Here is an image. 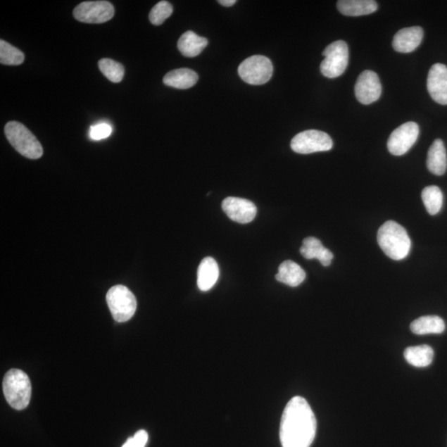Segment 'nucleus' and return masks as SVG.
<instances>
[{
	"mask_svg": "<svg viewBox=\"0 0 447 447\" xmlns=\"http://www.w3.org/2000/svg\"><path fill=\"white\" fill-rule=\"evenodd\" d=\"M355 93L357 100L363 105L377 101L382 93L378 75L370 70H364L357 79Z\"/></svg>",
	"mask_w": 447,
	"mask_h": 447,
	"instance_id": "obj_11",
	"label": "nucleus"
},
{
	"mask_svg": "<svg viewBox=\"0 0 447 447\" xmlns=\"http://www.w3.org/2000/svg\"><path fill=\"white\" fill-rule=\"evenodd\" d=\"M222 209L229 219L239 224L251 222L256 218L257 207L252 201L229 196L222 202Z\"/></svg>",
	"mask_w": 447,
	"mask_h": 447,
	"instance_id": "obj_12",
	"label": "nucleus"
},
{
	"mask_svg": "<svg viewBox=\"0 0 447 447\" xmlns=\"http://www.w3.org/2000/svg\"><path fill=\"white\" fill-rule=\"evenodd\" d=\"M422 199L427 213L435 215L440 213L443 205V194L439 187H427L422 192Z\"/></svg>",
	"mask_w": 447,
	"mask_h": 447,
	"instance_id": "obj_24",
	"label": "nucleus"
},
{
	"mask_svg": "<svg viewBox=\"0 0 447 447\" xmlns=\"http://www.w3.org/2000/svg\"><path fill=\"white\" fill-rule=\"evenodd\" d=\"M8 142L22 156L30 159H39L44 153L39 141L26 126L17 121H11L4 128Z\"/></svg>",
	"mask_w": 447,
	"mask_h": 447,
	"instance_id": "obj_4",
	"label": "nucleus"
},
{
	"mask_svg": "<svg viewBox=\"0 0 447 447\" xmlns=\"http://www.w3.org/2000/svg\"><path fill=\"white\" fill-rule=\"evenodd\" d=\"M434 351L427 345L411 346L404 351V357L408 364L422 368L432 364L434 360Z\"/></svg>",
	"mask_w": 447,
	"mask_h": 447,
	"instance_id": "obj_23",
	"label": "nucleus"
},
{
	"mask_svg": "<svg viewBox=\"0 0 447 447\" xmlns=\"http://www.w3.org/2000/svg\"><path fill=\"white\" fill-rule=\"evenodd\" d=\"M173 8L168 1H160L155 6L149 13V20L153 25H161L172 15Z\"/></svg>",
	"mask_w": 447,
	"mask_h": 447,
	"instance_id": "obj_27",
	"label": "nucleus"
},
{
	"mask_svg": "<svg viewBox=\"0 0 447 447\" xmlns=\"http://www.w3.org/2000/svg\"><path fill=\"white\" fill-rule=\"evenodd\" d=\"M378 243L385 255L394 260L405 258L411 249V239L407 230L393 220H389L378 232Z\"/></svg>",
	"mask_w": 447,
	"mask_h": 447,
	"instance_id": "obj_2",
	"label": "nucleus"
},
{
	"mask_svg": "<svg viewBox=\"0 0 447 447\" xmlns=\"http://www.w3.org/2000/svg\"><path fill=\"white\" fill-rule=\"evenodd\" d=\"M300 253L307 260L317 258L324 267L331 265L333 253L328 248L322 246V243L315 237L306 238L303 246L300 248Z\"/></svg>",
	"mask_w": 447,
	"mask_h": 447,
	"instance_id": "obj_15",
	"label": "nucleus"
},
{
	"mask_svg": "<svg viewBox=\"0 0 447 447\" xmlns=\"http://www.w3.org/2000/svg\"><path fill=\"white\" fill-rule=\"evenodd\" d=\"M420 135V127L415 122H407L399 126L390 134L388 140V149L394 156H402L408 153Z\"/></svg>",
	"mask_w": 447,
	"mask_h": 447,
	"instance_id": "obj_10",
	"label": "nucleus"
},
{
	"mask_svg": "<svg viewBox=\"0 0 447 447\" xmlns=\"http://www.w3.org/2000/svg\"><path fill=\"white\" fill-rule=\"evenodd\" d=\"M99 68L108 80L114 83H119L125 76L124 65L110 58H103L98 63Z\"/></svg>",
	"mask_w": 447,
	"mask_h": 447,
	"instance_id": "obj_25",
	"label": "nucleus"
},
{
	"mask_svg": "<svg viewBox=\"0 0 447 447\" xmlns=\"http://www.w3.org/2000/svg\"><path fill=\"white\" fill-rule=\"evenodd\" d=\"M333 147V141L325 132L310 130L296 134L291 139V148L295 153L309 154L326 152Z\"/></svg>",
	"mask_w": 447,
	"mask_h": 447,
	"instance_id": "obj_8",
	"label": "nucleus"
},
{
	"mask_svg": "<svg viewBox=\"0 0 447 447\" xmlns=\"http://www.w3.org/2000/svg\"><path fill=\"white\" fill-rule=\"evenodd\" d=\"M422 39L423 30L421 27L403 28L395 34L393 48L398 53H412L421 44Z\"/></svg>",
	"mask_w": 447,
	"mask_h": 447,
	"instance_id": "obj_14",
	"label": "nucleus"
},
{
	"mask_svg": "<svg viewBox=\"0 0 447 447\" xmlns=\"http://www.w3.org/2000/svg\"><path fill=\"white\" fill-rule=\"evenodd\" d=\"M218 3L225 7H232L237 1L235 0H220Z\"/></svg>",
	"mask_w": 447,
	"mask_h": 447,
	"instance_id": "obj_30",
	"label": "nucleus"
},
{
	"mask_svg": "<svg viewBox=\"0 0 447 447\" xmlns=\"http://www.w3.org/2000/svg\"><path fill=\"white\" fill-rule=\"evenodd\" d=\"M427 89L432 100L440 105H447V68L436 63L431 68L427 77Z\"/></svg>",
	"mask_w": 447,
	"mask_h": 447,
	"instance_id": "obj_13",
	"label": "nucleus"
},
{
	"mask_svg": "<svg viewBox=\"0 0 447 447\" xmlns=\"http://www.w3.org/2000/svg\"><path fill=\"white\" fill-rule=\"evenodd\" d=\"M275 277L277 281L282 282V284L295 288L305 280L306 272L298 263L287 260L281 263L279 272Z\"/></svg>",
	"mask_w": 447,
	"mask_h": 447,
	"instance_id": "obj_21",
	"label": "nucleus"
},
{
	"mask_svg": "<svg viewBox=\"0 0 447 447\" xmlns=\"http://www.w3.org/2000/svg\"><path fill=\"white\" fill-rule=\"evenodd\" d=\"M317 420L307 400L296 396L282 413L280 441L282 447H310L316 436Z\"/></svg>",
	"mask_w": 447,
	"mask_h": 447,
	"instance_id": "obj_1",
	"label": "nucleus"
},
{
	"mask_svg": "<svg viewBox=\"0 0 447 447\" xmlns=\"http://www.w3.org/2000/svg\"><path fill=\"white\" fill-rule=\"evenodd\" d=\"M149 440L148 432L140 430L134 436L130 437L122 447H145Z\"/></svg>",
	"mask_w": 447,
	"mask_h": 447,
	"instance_id": "obj_29",
	"label": "nucleus"
},
{
	"mask_svg": "<svg viewBox=\"0 0 447 447\" xmlns=\"http://www.w3.org/2000/svg\"><path fill=\"white\" fill-rule=\"evenodd\" d=\"M108 307L118 322H128L137 309V300L132 291L123 285L113 287L106 295Z\"/></svg>",
	"mask_w": 447,
	"mask_h": 447,
	"instance_id": "obj_5",
	"label": "nucleus"
},
{
	"mask_svg": "<svg viewBox=\"0 0 447 447\" xmlns=\"http://www.w3.org/2000/svg\"><path fill=\"white\" fill-rule=\"evenodd\" d=\"M199 82V75L191 69L180 68L171 70L163 78L168 87L186 89L194 87Z\"/></svg>",
	"mask_w": 447,
	"mask_h": 447,
	"instance_id": "obj_20",
	"label": "nucleus"
},
{
	"mask_svg": "<svg viewBox=\"0 0 447 447\" xmlns=\"http://www.w3.org/2000/svg\"><path fill=\"white\" fill-rule=\"evenodd\" d=\"M73 15L77 20L86 23H103L115 15V8L108 1H86L75 8Z\"/></svg>",
	"mask_w": 447,
	"mask_h": 447,
	"instance_id": "obj_9",
	"label": "nucleus"
},
{
	"mask_svg": "<svg viewBox=\"0 0 447 447\" xmlns=\"http://www.w3.org/2000/svg\"><path fill=\"white\" fill-rule=\"evenodd\" d=\"M208 45L206 37H200L194 32L187 31L183 34L177 42L178 50L187 58H195L200 55Z\"/></svg>",
	"mask_w": 447,
	"mask_h": 447,
	"instance_id": "obj_18",
	"label": "nucleus"
},
{
	"mask_svg": "<svg viewBox=\"0 0 447 447\" xmlns=\"http://www.w3.org/2000/svg\"><path fill=\"white\" fill-rule=\"evenodd\" d=\"M112 133V127L109 124L100 123L91 127L89 138L93 140H101L109 137Z\"/></svg>",
	"mask_w": 447,
	"mask_h": 447,
	"instance_id": "obj_28",
	"label": "nucleus"
},
{
	"mask_svg": "<svg viewBox=\"0 0 447 447\" xmlns=\"http://www.w3.org/2000/svg\"><path fill=\"white\" fill-rule=\"evenodd\" d=\"M337 8L346 16L358 17L374 13L378 4L374 0H340Z\"/></svg>",
	"mask_w": 447,
	"mask_h": 447,
	"instance_id": "obj_19",
	"label": "nucleus"
},
{
	"mask_svg": "<svg viewBox=\"0 0 447 447\" xmlns=\"http://www.w3.org/2000/svg\"><path fill=\"white\" fill-rule=\"evenodd\" d=\"M428 170L436 176H441L446 171L447 157L443 141L436 139L427 153Z\"/></svg>",
	"mask_w": 447,
	"mask_h": 447,
	"instance_id": "obj_17",
	"label": "nucleus"
},
{
	"mask_svg": "<svg viewBox=\"0 0 447 447\" xmlns=\"http://www.w3.org/2000/svg\"><path fill=\"white\" fill-rule=\"evenodd\" d=\"M411 331L416 335L441 334L444 332L446 325L440 317L425 316L413 321L410 325Z\"/></svg>",
	"mask_w": 447,
	"mask_h": 447,
	"instance_id": "obj_22",
	"label": "nucleus"
},
{
	"mask_svg": "<svg viewBox=\"0 0 447 447\" xmlns=\"http://www.w3.org/2000/svg\"><path fill=\"white\" fill-rule=\"evenodd\" d=\"M325 56L321 63V73L324 77L336 78L345 73L349 63V49L344 41H336L324 50Z\"/></svg>",
	"mask_w": 447,
	"mask_h": 447,
	"instance_id": "obj_6",
	"label": "nucleus"
},
{
	"mask_svg": "<svg viewBox=\"0 0 447 447\" xmlns=\"http://www.w3.org/2000/svg\"><path fill=\"white\" fill-rule=\"evenodd\" d=\"M3 389L8 403L16 410H23L30 404L32 386L25 372L16 369L8 371L4 378Z\"/></svg>",
	"mask_w": 447,
	"mask_h": 447,
	"instance_id": "obj_3",
	"label": "nucleus"
},
{
	"mask_svg": "<svg viewBox=\"0 0 447 447\" xmlns=\"http://www.w3.org/2000/svg\"><path fill=\"white\" fill-rule=\"evenodd\" d=\"M274 73V67L267 56L261 55L252 56L244 61L239 65V77L248 84L260 86L271 79Z\"/></svg>",
	"mask_w": 447,
	"mask_h": 447,
	"instance_id": "obj_7",
	"label": "nucleus"
},
{
	"mask_svg": "<svg viewBox=\"0 0 447 447\" xmlns=\"http://www.w3.org/2000/svg\"><path fill=\"white\" fill-rule=\"evenodd\" d=\"M220 275L218 263L213 258L206 257L200 263L197 272V285L201 291H206L213 289Z\"/></svg>",
	"mask_w": 447,
	"mask_h": 447,
	"instance_id": "obj_16",
	"label": "nucleus"
},
{
	"mask_svg": "<svg viewBox=\"0 0 447 447\" xmlns=\"http://www.w3.org/2000/svg\"><path fill=\"white\" fill-rule=\"evenodd\" d=\"M25 58V54L20 49L6 41L0 40V63L1 64L18 65L22 64Z\"/></svg>",
	"mask_w": 447,
	"mask_h": 447,
	"instance_id": "obj_26",
	"label": "nucleus"
}]
</instances>
